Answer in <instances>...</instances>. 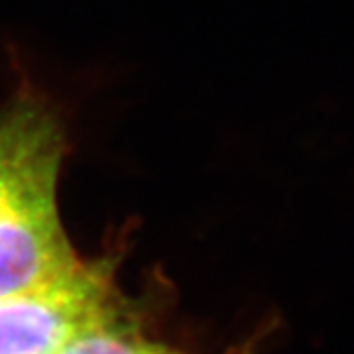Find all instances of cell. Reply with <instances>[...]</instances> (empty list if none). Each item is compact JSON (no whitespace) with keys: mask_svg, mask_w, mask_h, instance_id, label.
Segmentation results:
<instances>
[{"mask_svg":"<svg viewBox=\"0 0 354 354\" xmlns=\"http://www.w3.org/2000/svg\"><path fill=\"white\" fill-rule=\"evenodd\" d=\"M67 148L62 113L46 95L24 88L0 111V295L44 286L83 262L57 205Z\"/></svg>","mask_w":354,"mask_h":354,"instance_id":"obj_1","label":"cell"},{"mask_svg":"<svg viewBox=\"0 0 354 354\" xmlns=\"http://www.w3.org/2000/svg\"><path fill=\"white\" fill-rule=\"evenodd\" d=\"M116 260H83L62 278L0 295V354H64L88 330L130 317L114 283Z\"/></svg>","mask_w":354,"mask_h":354,"instance_id":"obj_2","label":"cell"},{"mask_svg":"<svg viewBox=\"0 0 354 354\" xmlns=\"http://www.w3.org/2000/svg\"><path fill=\"white\" fill-rule=\"evenodd\" d=\"M252 344H246L241 348H232L227 354H250ZM64 354H191L179 351L174 346H167L164 342L148 339L136 327L134 317H124L113 323H106L102 327L88 330L83 337H79L71 346H67Z\"/></svg>","mask_w":354,"mask_h":354,"instance_id":"obj_3","label":"cell"}]
</instances>
